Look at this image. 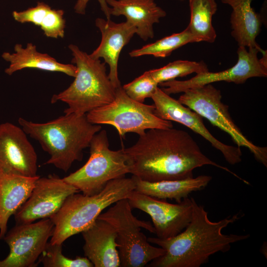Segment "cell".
Here are the masks:
<instances>
[{
  "instance_id": "ba28073f",
  "label": "cell",
  "mask_w": 267,
  "mask_h": 267,
  "mask_svg": "<svg viewBox=\"0 0 267 267\" xmlns=\"http://www.w3.org/2000/svg\"><path fill=\"white\" fill-rule=\"evenodd\" d=\"M153 105L137 102L127 95L122 86L116 89L114 100L86 114L93 124H106L115 128L123 137L128 133L139 135L152 129L173 128L171 121L162 119L154 114Z\"/></svg>"
},
{
  "instance_id": "4fadbf2b",
  "label": "cell",
  "mask_w": 267,
  "mask_h": 267,
  "mask_svg": "<svg viewBox=\"0 0 267 267\" xmlns=\"http://www.w3.org/2000/svg\"><path fill=\"white\" fill-rule=\"evenodd\" d=\"M79 192L74 186L55 175L39 177L29 198L14 214L16 224L50 218L68 197Z\"/></svg>"
},
{
  "instance_id": "7402d4cb",
  "label": "cell",
  "mask_w": 267,
  "mask_h": 267,
  "mask_svg": "<svg viewBox=\"0 0 267 267\" xmlns=\"http://www.w3.org/2000/svg\"><path fill=\"white\" fill-rule=\"evenodd\" d=\"M134 190L159 199H172L178 203L188 197L193 191L204 188L212 179V177L201 175L185 179L149 182L134 176Z\"/></svg>"
},
{
  "instance_id": "5bb4252c",
  "label": "cell",
  "mask_w": 267,
  "mask_h": 267,
  "mask_svg": "<svg viewBox=\"0 0 267 267\" xmlns=\"http://www.w3.org/2000/svg\"><path fill=\"white\" fill-rule=\"evenodd\" d=\"M151 98L154 102V114L158 117L180 123L199 134L219 150L229 164L235 165L242 161L240 147L225 144L217 139L206 128L203 117L199 114L181 104L159 87Z\"/></svg>"
},
{
  "instance_id": "30bf717a",
  "label": "cell",
  "mask_w": 267,
  "mask_h": 267,
  "mask_svg": "<svg viewBox=\"0 0 267 267\" xmlns=\"http://www.w3.org/2000/svg\"><path fill=\"white\" fill-rule=\"evenodd\" d=\"M54 224L50 218L28 223L16 224L3 239L9 252L0 260V267H35L51 237Z\"/></svg>"
},
{
  "instance_id": "f546056e",
  "label": "cell",
  "mask_w": 267,
  "mask_h": 267,
  "mask_svg": "<svg viewBox=\"0 0 267 267\" xmlns=\"http://www.w3.org/2000/svg\"><path fill=\"white\" fill-rule=\"evenodd\" d=\"M90 0H77L74 9L76 13L79 14H85L88 2ZM100 4L101 10L104 13L106 19H110V7L106 2V0H97Z\"/></svg>"
},
{
  "instance_id": "cb8c5ba5",
  "label": "cell",
  "mask_w": 267,
  "mask_h": 267,
  "mask_svg": "<svg viewBox=\"0 0 267 267\" xmlns=\"http://www.w3.org/2000/svg\"><path fill=\"white\" fill-rule=\"evenodd\" d=\"M197 42L186 27L183 31L174 33L155 42L143 46L129 52L132 57L151 55L155 57L165 58L169 56L176 49L191 43Z\"/></svg>"
},
{
  "instance_id": "9a60e30c",
  "label": "cell",
  "mask_w": 267,
  "mask_h": 267,
  "mask_svg": "<svg viewBox=\"0 0 267 267\" xmlns=\"http://www.w3.org/2000/svg\"><path fill=\"white\" fill-rule=\"evenodd\" d=\"M38 157L20 127L11 123L0 124V170L26 177L37 176Z\"/></svg>"
},
{
  "instance_id": "e0dca14e",
  "label": "cell",
  "mask_w": 267,
  "mask_h": 267,
  "mask_svg": "<svg viewBox=\"0 0 267 267\" xmlns=\"http://www.w3.org/2000/svg\"><path fill=\"white\" fill-rule=\"evenodd\" d=\"M85 256L94 267H119L120 260L116 233L106 221L97 220L82 232Z\"/></svg>"
},
{
  "instance_id": "52a82bcc",
  "label": "cell",
  "mask_w": 267,
  "mask_h": 267,
  "mask_svg": "<svg viewBox=\"0 0 267 267\" xmlns=\"http://www.w3.org/2000/svg\"><path fill=\"white\" fill-rule=\"evenodd\" d=\"M89 147L90 155L85 164L63 178L83 194L92 195L99 193L109 181L125 177L130 170L123 148H109L106 130L94 135Z\"/></svg>"
},
{
  "instance_id": "603a6c76",
  "label": "cell",
  "mask_w": 267,
  "mask_h": 267,
  "mask_svg": "<svg viewBox=\"0 0 267 267\" xmlns=\"http://www.w3.org/2000/svg\"><path fill=\"white\" fill-rule=\"evenodd\" d=\"M190 11L187 27L197 42L214 43L217 37L212 20L218 5L216 0H189Z\"/></svg>"
},
{
  "instance_id": "484cf974",
  "label": "cell",
  "mask_w": 267,
  "mask_h": 267,
  "mask_svg": "<svg viewBox=\"0 0 267 267\" xmlns=\"http://www.w3.org/2000/svg\"><path fill=\"white\" fill-rule=\"evenodd\" d=\"M62 244H51L49 242L41 255L39 262L44 267H93L92 263L86 257H77L73 259L62 253Z\"/></svg>"
},
{
  "instance_id": "7a4b0ae2",
  "label": "cell",
  "mask_w": 267,
  "mask_h": 267,
  "mask_svg": "<svg viewBox=\"0 0 267 267\" xmlns=\"http://www.w3.org/2000/svg\"><path fill=\"white\" fill-rule=\"evenodd\" d=\"M241 218L237 213L218 222L211 221L203 206L193 198L190 222L178 235L166 239L148 237L150 243L162 248L165 253L153 260L149 267H199L219 252L229 251L231 244L245 240L249 234H224L222 229Z\"/></svg>"
},
{
  "instance_id": "83f0119b",
  "label": "cell",
  "mask_w": 267,
  "mask_h": 267,
  "mask_svg": "<svg viewBox=\"0 0 267 267\" xmlns=\"http://www.w3.org/2000/svg\"><path fill=\"white\" fill-rule=\"evenodd\" d=\"M64 11L51 8L44 18L40 27L47 37L57 39L63 38L66 21Z\"/></svg>"
},
{
  "instance_id": "3957f363",
  "label": "cell",
  "mask_w": 267,
  "mask_h": 267,
  "mask_svg": "<svg viewBox=\"0 0 267 267\" xmlns=\"http://www.w3.org/2000/svg\"><path fill=\"white\" fill-rule=\"evenodd\" d=\"M19 124L27 135L38 141L50 158L44 165H52L67 172L76 161L83 159V150L89 147L94 135L101 129L86 114H64L45 123H35L23 118Z\"/></svg>"
},
{
  "instance_id": "d6986e66",
  "label": "cell",
  "mask_w": 267,
  "mask_h": 267,
  "mask_svg": "<svg viewBox=\"0 0 267 267\" xmlns=\"http://www.w3.org/2000/svg\"><path fill=\"white\" fill-rule=\"evenodd\" d=\"M39 177H26L0 170V239L7 232L9 218L29 198Z\"/></svg>"
},
{
  "instance_id": "277c9868",
  "label": "cell",
  "mask_w": 267,
  "mask_h": 267,
  "mask_svg": "<svg viewBox=\"0 0 267 267\" xmlns=\"http://www.w3.org/2000/svg\"><path fill=\"white\" fill-rule=\"evenodd\" d=\"M134 178L125 177L109 181L98 193L70 195L50 219L54 228L49 243L62 244L71 236L82 233L97 220L102 212L117 201L127 199L135 189Z\"/></svg>"
},
{
  "instance_id": "d4e9b609",
  "label": "cell",
  "mask_w": 267,
  "mask_h": 267,
  "mask_svg": "<svg viewBox=\"0 0 267 267\" xmlns=\"http://www.w3.org/2000/svg\"><path fill=\"white\" fill-rule=\"evenodd\" d=\"M154 80L160 84L175 80L192 73L196 74L209 71L207 65L200 62L178 60L170 62L161 68L148 71Z\"/></svg>"
},
{
  "instance_id": "ffe728a7",
  "label": "cell",
  "mask_w": 267,
  "mask_h": 267,
  "mask_svg": "<svg viewBox=\"0 0 267 267\" xmlns=\"http://www.w3.org/2000/svg\"><path fill=\"white\" fill-rule=\"evenodd\" d=\"M14 50V52H4L1 55L2 58L9 63L8 67L5 69V73L9 75L28 68L62 72L73 77L76 75L75 65L59 62L48 54L38 51L36 46L32 43H28L26 47L17 44Z\"/></svg>"
},
{
  "instance_id": "ac0fdd59",
  "label": "cell",
  "mask_w": 267,
  "mask_h": 267,
  "mask_svg": "<svg viewBox=\"0 0 267 267\" xmlns=\"http://www.w3.org/2000/svg\"><path fill=\"white\" fill-rule=\"evenodd\" d=\"M111 15H124L143 40L154 36L153 25L159 23L166 12L154 0H106Z\"/></svg>"
},
{
  "instance_id": "5b68a950",
  "label": "cell",
  "mask_w": 267,
  "mask_h": 267,
  "mask_svg": "<svg viewBox=\"0 0 267 267\" xmlns=\"http://www.w3.org/2000/svg\"><path fill=\"white\" fill-rule=\"evenodd\" d=\"M68 47L73 55L71 62L77 67V74L68 88L52 96L51 103L60 101L67 104L64 114L84 115L112 102L116 89L106 73L105 63L92 58L75 44Z\"/></svg>"
},
{
  "instance_id": "6da1fadb",
  "label": "cell",
  "mask_w": 267,
  "mask_h": 267,
  "mask_svg": "<svg viewBox=\"0 0 267 267\" xmlns=\"http://www.w3.org/2000/svg\"><path fill=\"white\" fill-rule=\"evenodd\" d=\"M123 150L130 174L142 180L156 182L193 177L196 168L212 165L246 180L227 168L211 160L186 131L171 128L152 129L139 135L136 142Z\"/></svg>"
},
{
  "instance_id": "4316f807",
  "label": "cell",
  "mask_w": 267,
  "mask_h": 267,
  "mask_svg": "<svg viewBox=\"0 0 267 267\" xmlns=\"http://www.w3.org/2000/svg\"><path fill=\"white\" fill-rule=\"evenodd\" d=\"M158 85L147 71L122 88L131 98L143 103L146 98H151Z\"/></svg>"
},
{
  "instance_id": "9c48e42d",
  "label": "cell",
  "mask_w": 267,
  "mask_h": 267,
  "mask_svg": "<svg viewBox=\"0 0 267 267\" xmlns=\"http://www.w3.org/2000/svg\"><path fill=\"white\" fill-rule=\"evenodd\" d=\"M178 101L207 119L214 126L228 134L237 146L247 148L256 160L267 166V148L255 145L234 123L228 106L222 101L221 91L211 84L185 90Z\"/></svg>"
},
{
  "instance_id": "f1b7e54d",
  "label": "cell",
  "mask_w": 267,
  "mask_h": 267,
  "mask_svg": "<svg viewBox=\"0 0 267 267\" xmlns=\"http://www.w3.org/2000/svg\"><path fill=\"white\" fill-rule=\"evenodd\" d=\"M50 8L46 3L38 1L36 6L21 11H14L12 15L14 20L18 22L31 23L40 26Z\"/></svg>"
},
{
  "instance_id": "44dd1931",
  "label": "cell",
  "mask_w": 267,
  "mask_h": 267,
  "mask_svg": "<svg viewBox=\"0 0 267 267\" xmlns=\"http://www.w3.org/2000/svg\"><path fill=\"white\" fill-rule=\"evenodd\" d=\"M253 0H221L230 6L231 35L238 46L256 47L262 49L256 38L260 33L264 21L261 14L256 13L251 6Z\"/></svg>"
},
{
  "instance_id": "7c38bea8",
  "label": "cell",
  "mask_w": 267,
  "mask_h": 267,
  "mask_svg": "<svg viewBox=\"0 0 267 267\" xmlns=\"http://www.w3.org/2000/svg\"><path fill=\"white\" fill-rule=\"evenodd\" d=\"M238 46L237 53L238 60L230 68L218 72L204 73L196 74L194 77L185 81L175 80L163 82L159 85L165 93L170 95L182 92L185 90L193 87L202 86L214 82L224 81L237 84H243L249 78L253 77H266L267 66L262 63L258 58L259 52L263 49L256 47L249 48Z\"/></svg>"
},
{
  "instance_id": "2e32d148",
  "label": "cell",
  "mask_w": 267,
  "mask_h": 267,
  "mask_svg": "<svg viewBox=\"0 0 267 267\" xmlns=\"http://www.w3.org/2000/svg\"><path fill=\"white\" fill-rule=\"evenodd\" d=\"M95 25L101 34L98 46L90 54L93 59L103 58L109 67L108 77L116 89L120 86L118 77V64L123 48L136 34L135 28L127 21L117 23L111 19L97 18Z\"/></svg>"
},
{
  "instance_id": "8992f818",
  "label": "cell",
  "mask_w": 267,
  "mask_h": 267,
  "mask_svg": "<svg viewBox=\"0 0 267 267\" xmlns=\"http://www.w3.org/2000/svg\"><path fill=\"white\" fill-rule=\"evenodd\" d=\"M127 199L120 200L98 217L110 223L116 233L120 267H143L165 253L161 247L150 244L141 231L145 228L155 233L153 225L137 219Z\"/></svg>"
},
{
  "instance_id": "8fae6325",
  "label": "cell",
  "mask_w": 267,
  "mask_h": 267,
  "mask_svg": "<svg viewBox=\"0 0 267 267\" xmlns=\"http://www.w3.org/2000/svg\"><path fill=\"white\" fill-rule=\"evenodd\" d=\"M127 199L132 209H139L150 216L155 234L160 239L178 235L185 228L192 218V197L172 204L134 190Z\"/></svg>"
}]
</instances>
